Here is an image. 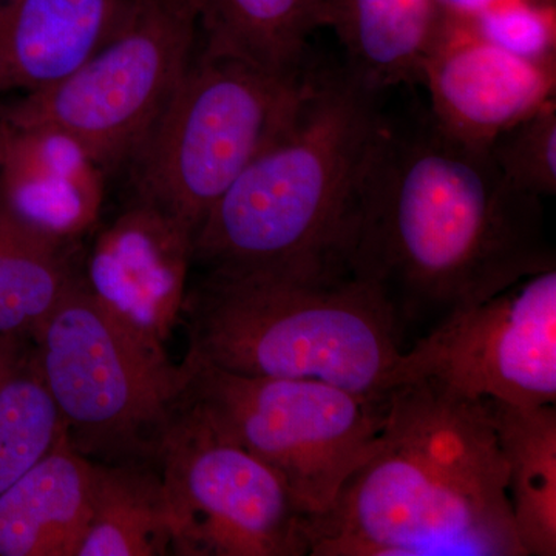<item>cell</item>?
Masks as SVG:
<instances>
[{"mask_svg": "<svg viewBox=\"0 0 556 556\" xmlns=\"http://www.w3.org/2000/svg\"><path fill=\"white\" fill-rule=\"evenodd\" d=\"M345 265L386 300L402 342L554 269L555 254L541 199L511 186L489 149L448 137L428 115L404 127L386 118Z\"/></svg>", "mask_w": 556, "mask_h": 556, "instance_id": "6da1fadb", "label": "cell"}, {"mask_svg": "<svg viewBox=\"0 0 556 556\" xmlns=\"http://www.w3.org/2000/svg\"><path fill=\"white\" fill-rule=\"evenodd\" d=\"M306 530L313 556H526L489 401L433 379L394 388L375 455Z\"/></svg>", "mask_w": 556, "mask_h": 556, "instance_id": "7a4b0ae2", "label": "cell"}, {"mask_svg": "<svg viewBox=\"0 0 556 556\" xmlns=\"http://www.w3.org/2000/svg\"><path fill=\"white\" fill-rule=\"evenodd\" d=\"M350 73L317 75L291 123L219 197L193 240L206 270H346L358 188L387 116Z\"/></svg>", "mask_w": 556, "mask_h": 556, "instance_id": "3957f363", "label": "cell"}, {"mask_svg": "<svg viewBox=\"0 0 556 556\" xmlns=\"http://www.w3.org/2000/svg\"><path fill=\"white\" fill-rule=\"evenodd\" d=\"M185 311L186 356L201 364L317 380L378 404L394 390L404 348L393 314L345 270H206Z\"/></svg>", "mask_w": 556, "mask_h": 556, "instance_id": "277c9868", "label": "cell"}, {"mask_svg": "<svg viewBox=\"0 0 556 556\" xmlns=\"http://www.w3.org/2000/svg\"><path fill=\"white\" fill-rule=\"evenodd\" d=\"M316 76L200 50L127 167L134 200L197 233L219 197L291 123Z\"/></svg>", "mask_w": 556, "mask_h": 556, "instance_id": "5b68a950", "label": "cell"}, {"mask_svg": "<svg viewBox=\"0 0 556 556\" xmlns=\"http://www.w3.org/2000/svg\"><path fill=\"white\" fill-rule=\"evenodd\" d=\"M36 364L84 456L159 460L188 387L185 361L146 342L98 305L83 276L36 327Z\"/></svg>", "mask_w": 556, "mask_h": 556, "instance_id": "8992f818", "label": "cell"}, {"mask_svg": "<svg viewBox=\"0 0 556 556\" xmlns=\"http://www.w3.org/2000/svg\"><path fill=\"white\" fill-rule=\"evenodd\" d=\"M185 362V408L273 468L308 519L328 515L378 450L386 402L317 380L255 378Z\"/></svg>", "mask_w": 556, "mask_h": 556, "instance_id": "52a82bcc", "label": "cell"}, {"mask_svg": "<svg viewBox=\"0 0 556 556\" xmlns=\"http://www.w3.org/2000/svg\"><path fill=\"white\" fill-rule=\"evenodd\" d=\"M199 33L193 0H137L93 56L0 105V118L64 131L108 175L127 169L188 73Z\"/></svg>", "mask_w": 556, "mask_h": 556, "instance_id": "ba28073f", "label": "cell"}, {"mask_svg": "<svg viewBox=\"0 0 556 556\" xmlns=\"http://www.w3.org/2000/svg\"><path fill=\"white\" fill-rule=\"evenodd\" d=\"M182 556L309 555L306 518L283 479L182 405L159 456Z\"/></svg>", "mask_w": 556, "mask_h": 556, "instance_id": "9c48e42d", "label": "cell"}, {"mask_svg": "<svg viewBox=\"0 0 556 556\" xmlns=\"http://www.w3.org/2000/svg\"><path fill=\"white\" fill-rule=\"evenodd\" d=\"M433 379L519 407L556 402V269L456 311L402 351L394 388Z\"/></svg>", "mask_w": 556, "mask_h": 556, "instance_id": "30bf717a", "label": "cell"}, {"mask_svg": "<svg viewBox=\"0 0 556 556\" xmlns=\"http://www.w3.org/2000/svg\"><path fill=\"white\" fill-rule=\"evenodd\" d=\"M193 240L185 223L134 200L94 239L84 287L123 327L164 348L185 313Z\"/></svg>", "mask_w": 556, "mask_h": 556, "instance_id": "8fae6325", "label": "cell"}, {"mask_svg": "<svg viewBox=\"0 0 556 556\" xmlns=\"http://www.w3.org/2000/svg\"><path fill=\"white\" fill-rule=\"evenodd\" d=\"M430 118L448 137L486 149L493 139L555 101L556 64L497 49L466 22L444 16L422 79Z\"/></svg>", "mask_w": 556, "mask_h": 556, "instance_id": "7c38bea8", "label": "cell"}, {"mask_svg": "<svg viewBox=\"0 0 556 556\" xmlns=\"http://www.w3.org/2000/svg\"><path fill=\"white\" fill-rule=\"evenodd\" d=\"M108 172L53 127L0 118V197L17 218L61 243L97 226Z\"/></svg>", "mask_w": 556, "mask_h": 556, "instance_id": "4fadbf2b", "label": "cell"}, {"mask_svg": "<svg viewBox=\"0 0 556 556\" xmlns=\"http://www.w3.org/2000/svg\"><path fill=\"white\" fill-rule=\"evenodd\" d=\"M137 0H11L0 14V97L43 89L83 65Z\"/></svg>", "mask_w": 556, "mask_h": 556, "instance_id": "5bb4252c", "label": "cell"}, {"mask_svg": "<svg viewBox=\"0 0 556 556\" xmlns=\"http://www.w3.org/2000/svg\"><path fill=\"white\" fill-rule=\"evenodd\" d=\"M98 464L68 438L0 493V556H78Z\"/></svg>", "mask_w": 556, "mask_h": 556, "instance_id": "9a60e30c", "label": "cell"}, {"mask_svg": "<svg viewBox=\"0 0 556 556\" xmlns=\"http://www.w3.org/2000/svg\"><path fill=\"white\" fill-rule=\"evenodd\" d=\"M324 25L346 50V72L380 91L422 79L444 22L434 0H324Z\"/></svg>", "mask_w": 556, "mask_h": 556, "instance_id": "2e32d148", "label": "cell"}, {"mask_svg": "<svg viewBox=\"0 0 556 556\" xmlns=\"http://www.w3.org/2000/svg\"><path fill=\"white\" fill-rule=\"evenodd\" d=\"M526 556L556 555V409L489 401Z\"/></svg>", "mask_w": 556, "mask_h": 556, "instance_id": "e0dca14e", "label": "cell"}, {"mask_svg": "<svg viewBox=\"0 0 556 556\" xmlns=\"http://www.w3.org/2000/svg\"><path fill=\"white\" fill-rule=\"evenodd\" d=\"M201 50L278 73L306 68V42L324 27V0H193Z\"/></svg>", "mask_w": 556, "mask_h": 556, "instance_id": "ac0fdd59", "label": "cell"}, {"mask_svg": "<svg viewBox=\"0 0 556 556\" xmlns=\"http://www.w3.org/2000/svg\"><path fill=\"white\" fill-rule=\"evenodd\" d=\"M174 554V522L163 477L142 460L98 464L89 525L78 556Z\"/></svg>", "mask_w": 556, "mask_h": 556, "instance_id": "d6986e66", "label": "cell"}, {"mask_svg": "<svg viewBox=\"0 0 556 556\" xmlns=\"http://www.w3.org/2000/svg\"><path fill=\"white\" fill-rule=\"evenodd\" d=\"M73 248L25 225L0 197V336L35 331L78 281Z\"/></svg>", "mask_w": 556, "mask_h": 556, "instance_id": "ffe728a7", "label": "cell"}, {"mask_svg": "<svg viewBox=\"0 0 556 556\" xmlns=\"http://www.w3.org/2000/svg\"><path fill=\"white\" fill-rule=\"evenodd\" d=\"M67 439L35 353L0 358V493Z\"/></svg>", "mask_w": 556, "mask_h": 556, "instance_id": "44dd1931", "label": "cell"}, {"mask_svg": "<svg viewBox=\"0 0 556 556\" xmlns=\"http://www.w3.org/2000/svg\"><path fill=\"white\" fill-rule=\"evenodd\" d=\"M489 153L501 174L521 192L547 199L556 192V104L493 139Z\"/></svg>", "mask_w": 556, "mask_h": 556, "instance_id": "7402d4cb", "label": "cell"}, {"mask_svg": "<svg viewBox=\"0 0 556 556\" xmlns=\"http://www.w3.org/2000/svg\"><path fill=\"white\" fill-rule=\"evenodd\" d=\"M460 21L514 56L556 64V0H522Z\"/></svg>", "mask_w": 556, "mask_h": 556, "instance_id": "603a6c76", "label": "cell"}, {"mask_svg": "<svg viewBox=\"0 0 556 556\" xmlns=\"http://www.w3.org/2000/svg\"><path fill=\"white\" fill-rule=\"evenodd\" d=\"M439 10L444 16L456 17V20H471L486 11L501 9L510 3L522 2V0H434Z\"/></svg>", "mask_w": 556, "mask_h": 556, "instance_id": "cb8c5ba5", "label": "cell"}, {"mask_svg": "<svg viewBox=\"0 0 556 556\" xmlns=\"http://www.w3.org/2000/svg\"><path fill=\"white\" fill-rule=\"evenodd\" d=\"M10 2L11 0H0V14L3 13V10L7 9V5H9Z\"/></svg>", "mask_w": 556, "mask_h": 556, "instance_id": "d4e9b609", "label": "cell"}]
</instances>
